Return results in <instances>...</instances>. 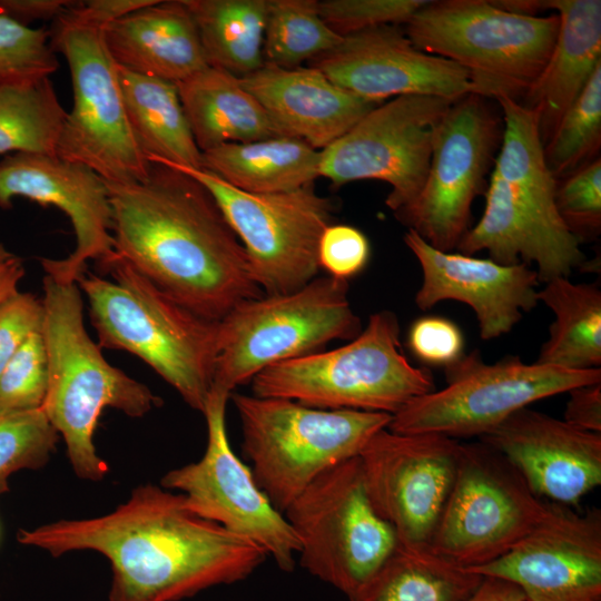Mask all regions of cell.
<instances>
[{
    "label": "cell",
    "instance_id": "6da1fadb",
    "mask_svg": "<svg viewBox=\"0 0 601 601\" xmlns=\"http://www.w3.org/2000/svg\"><path fill=\"white\" fill-rule=\"evenodd\" d=\"M22 545L52 556L96 551L110 563L108 601H180L248 578L268 556L256 543L193 512L185 496L135 487L112 512L20 529Z\"/></svg>",
    "mask_w": 601,
    "mask_h": 601
},
{
    "label": "cell",
    "instance_id": "7a4b0ae2",
    "mask_svg": "<svg viewBox=\"0 0 601 601\" xmlns=\"http://www.w3.org/2000/svg\"><path fill=\"white\" fill-rule=\"evenodd\" d=\"M151 164L140 183H106L115 254L209 321L263 296L243 245L209 191L173 167Z\"/></svg>",
    "mask_w": 601,
    "mask_h": 601
},
{
    "label": "cell",
    "instance_id": "3957f363",
    "mask_svg": "<svg viewBox=\"0 0 601 601\" xmlns=\"http://www.w3.org/2000/svg\"><path fill=\"white\" fill-rule=\"evenodd\" d=\"M42 302L48 381L41 410L63 439L76 475L101 481L109 467L97 453L93 434L102 410L141 417L162 400L104 357L85 327L77 283L46 274Z\"/></svg>",
    "mask_w": 601,
    "mask_h": 601
},
{
    "label": "cell",
    "instance_id": "277c9868",
    "mask_svg": "<svg viewBox=\"0 0 601 601\" xmlns=\"http://www.w3.org/2000/svg\"><path fill=\"white\" fill-rule=\"evenodd\" d=\"M78 279L102 348L129 352L170 384L194 410L204 412L211 388L218 322L173 299L116 254Z\"/></svg>",
    "mask_w": 601,
    "mask_h": 601
},
{
    "label": "cell",
    "instance_id": "5b68a950",
    "mask_svg": "<svg viewBox=\"0 0 601 601\" xmlns=\"http://www.w3.org/2000/svg\"><path fill=\"white\" fill-rule=\"evenodd\" d=\"M400 334L396 315L377 312L349 343L259 372L250 381L253 395L287 398L322 410L394 415L435 390L430 370L408 362Z\"/></svg>",
    "mask_w": 601,
    "mask_h": 601
},
{
    "label": "cell",
    "instance_id": "8992f818",
    "mask_svg": "<svg viewBox=\"0 0 601 601\" xmlns=\"http://www.w3.org/2000/svg\"><path fill=\"white\" fill-rule=\"evenodd\" d=\"M560 18L506 11L487 0H436L405 23V35L423 52L465 69L472 93L521 102L543 70Z\"/></svg>",
    "mask_w": 601,
    "mask_h": 601
},
{
    "label": "cell",
    "instance_id": "52a82bcc",
    "mask_svg": "<svg viewBox=\"0 0 601 601\" xmlns=\"http://www.w3.org/2000/svg\"><path fill=\"white\" fill-rule=\"evenodd\" d=\"M230 398L254 480L282 513L323 472L357 457L392 421L386 413L322 410L279 397Z\"/></svg>",
    "mask_w": 601,
    "mask_h": 601
},
{
    "label": "cell",
    "instance_id": "ba28073f",
    "mask_svg": "<svg viewBox=\"0 0 601 601\" xmlns=\"http://www.w3.org/2000/svg\"><path fill=\"white\" fill-rule=\"evenodd\" d=\"M361 331L345 279L317 276L292 293L244 300L218 322L210 391L230 396L263 370L336 339L351 341Z\"/></svg>",
    "mask_w": 601,
    "mask_h": 601
},
{
    "label": "cell",
    "instance_id": "9c48e42d",
    "mask_svg": "<svg viewBox=\"0 0 601 601\" xmlns=\"http://www.w3.org/2000/svg\"><path fill=\"white\" fill-rule=\"evenodd\" d=\"M73 2L50 31L52 49L68 62L73 93L56 156L91 168L109 184L140 183L152 164L131 131L104 27L77 16Z\"/></svg>",
    "mask_w": 601,
    "mask_h": 601
},
{
    "label": "cell",
    "instance_id": "30bf717a",
    "mask_svg": "<svg viewBox=\"0 0 601 601\" xmlns=\"http://www.w3.org/2000/svg\"><path fill=\"white\" fill-rule=\"evenodd\" d=\"M299 542V564L352 597L398 545L374 510L359 457L318 475L283 513Z\"/></svg>",
    "mask_w": 601,
    "mask_h": 601
},
{
    "label": "cell",
    "instance_id": "8fae6325",
    "mask_svg": "<svg viewBox=\"0 0 601 601\" xmlns=\"http://www.w3.org/2000/svg\"><path fill=\"white\" fill-rule=\"evenodd\" d=\"M446 386L414 398L392 415L396 433H436L452 439L486 434L531 403L601 382V370L525 364L506 356L493 364L474 351L445 368Z\"/></svg>",
    "mask_w": 601,
    "mask_h": 601
},
{
    "label": "cell",
    "instance_id": "7c38bea8",
    "mask_svg": "<svg viewBox=\"0 0 601 601\" xmlns=\"http://www.w3.org/2000/svg\"><path fill=\"white\" fill-rule=\"evenodd\" d=\"M166 166L209 191L243 245L250 276L264 295L288 294L317 277L318 245L332 225L333 205L313 184L284 193L252 194L204 168Z\"/></svg>",
    "mask_w": 601,
    "mask_h": 601
},
{
    "label": "cell",
    "instance_id": "4fadbf2b",
    "mask_svg": "<svg viewBox=\"0 0 601 601\" xmlns=\"http://www.w3.org/2000/svg\"><path fill=\"white\" fill-rule=\"evenodd\" d=\"M551 505L492 446L481 441L462 443L430 550L462 568L486 564L529 534Z\"/></svg>",
    "mask_w": 601,
    "mask_h": 601
},
{
    "label": "cell",
    "instance_id": "5bb4252c",
    "mask_svg": "<svg viewBox=\"0 0 601 601\" xmlns=\"http://www.w3.org/2000/svg\"><path fill=\"white\" fill-rule=\"evenodd\" d=\"M452 102L406 95L380 104L319 151V177L334 186L382 180L391 186L385 204L398 216L424 186L434 131Z\"/></svg>",
    "mask_w": 601,
    "mask_h": 601
},
{
    "label": "cell",
    "instance_id": "9a60e30c",
    "mask_svg": "<svg viewBox=\"0 0 601 601\" xmlns=\"http://www.w3.org/2000/svg\"><path fill=\"white\" fill-rule=\"evenodd\" d=\"M477 95L455 100L437 124L424 186L396 216L432 247L452 253L470 229L471 208L484 190L503 126Z\"/></svg>",
    "mask_w": 601,
    "mask_h": 601
},
{
    "label": "cell",
    "instance_id": "2e32d148",
    "mask_svg": "<svg viewBox=\"0 0 601 601\" xmlns=\"http://www.w3.org/2000/svg\"><path fill=\"white\" fill-rule=\"evenodd\" d=\"M229 398L209 392L203 412L208 433L204 456L167 472L160 484L180 491L197 515L256 543L282 571L290 572L299 552L298 539L285 515L258 487L250 469L231 450L225 424Z\"/></svg>",
    "mask_w": 601,
    "mask_h": 601
},
{
    "label": "cell",
    "instance_id": "e0dca14e",
    "mask_svg": "<svg viewBox=\"0 0 601 601\" xmlns=\"http://www.w3.org/2000/svg\"><path fill=\"white\" fill-rule=\"evenodd\" d=\"M462 443L436 433L404 434L383 428L358 455L376 513L394 530L400 546L430 550L450 496Z\"/></svg>",
    "mask_w": 601,
    "mask_h": 601
},
{
    "label": "cell",
    "instance_id": "ac0fdd59",
    "mask_svg": "<svg viewBox=\"0 0 601 601\" xmlns=\"http://www.w3.org/2000/svg\"><path fill=\"white\" fill-rule=\"evenodd\" d=\"M17 197L55 206L71 221L75 249L62 259L41 258L46 274L77 283L89 260L102 265L114 257L108 187L91 168L56 155L10 154L0 160V208H11Z\"/></svg>",
    "mask_w": 601,
    "mask_h": 601
},
{
    "label": "cell",
    "instance_id": "d6986e66",
    "mask_svg": "<svg viewBox=\"0 0 601 601\" xmlns=\"http://www.w3.org/2000/svg\"><path fill=\"white\" fill-rule=\"evenodd\" d=\"M466 570L509 581L531 601H601V511L552 503L504 554Z\"/></svg>",
    "mask_w": 601,
    "mask_h": 601
},
{
    "label": "cell",
    "instance_id": "ffe728a7",
    "mask_svg": "<svg viewBox=\"0 0 601 601\" xmlns=\"http://www.w3.org/2000/svg\"><path fill=\"white\" fill-rule=\"evenodd\" d=\"M309 66L341 88L378 104L406 95L455 101L472 93L465 69L417 49L393 24L346 36L332 50L311 60Z\"/></svg>",
    "mask_w": 601,
    "mask_h": 601
},
{
    "label": "cell",
    "instance_id": "44dd1931",
    "mask_svg": "<svg viewBox=\"0 0 601 601\" xmlns=\"http://www.w3.org/2000/svg\"><path fill=\"white\" fill-rule=\"evenodd\" d=\"M480 441L500 452L549 502L575 506L601 484V434L523 407Z\"/></svg>",
    "mask_w": 601,
    "mask_h": 601
},
{
    "label": "cell",
    "instance_id": "7402d4cb",
    "mask_svg": "<svg viewBox=\"0 0 601 601\" xmlns=\"http://www.w3.org/2000/svg\"><path fill=\"white\" fill-rule=\"evenodd\" d=\"M403 239L423 272L415 295L417 307L426 311L447 299L465 303L476 315L483 339L510 333L523 312L539 303L538 273L524 263L502 265L490 258L442 252L412 229Z\"/></svg>",
    "mask_w": 601,
    "mask_h": 601
},
{
    "label": "cell",
    "instance_id": "603a6c76",
    "mask_svg": "<svg viewBox=\"0 0 601 601\" xmlns=\"http://www.w3.org/2000/svg\"><path fill=\"white\" fill-rule=\"evenodd\" d=\"M239 80L280 137L302 139L319 151L380 105L341 88L312 66L282 68L264 62Z\"/></svg>",
    "mask_w": 601,
    "mask_h": 601
},
{
    "label": "cell",
    "instance_id": "cb8c5ba5",
    "mask_svg": "<svg viewBox=\"0 0 601 601\" xmlns=\"http://www.w3.org/2000/svg\"><path fill=\"white\" fill-rule=\"evenodd\" d=\"M104 39L118 67L176 85L208 66L184 0H154L108 23Z\"/></svg>",
    "mask_w": 601,
    "mask_h": 601
},
{
    "label": "cell",
    "instance_id": "d4e9b609",
    "mask_svg": "<svg viewBox=\"0 0 601 601\" xmlns=\"http://www.w3.org/2000/svg\"><path fill=\"white\" fill-rule=\"evenodd\" d=\"M560 18L551 55L520 102L538 115L543 146L601 63V1L541 0Z\"/></svg>",
    "mask_w": 601,
    "mask_h": 601
},
{
    "label": "cell",
    "instance_id": "484cf974",
    "mask_svg": "<svg viewBox=\"0 0 601 601\" xmlns=\"http://www.w3.org/2000/svg\"><path fill=\"white\" fill-rule=\"evenodd\" d=\"M485 209L477 224L470 228L456 249L463 255L481 250L502 265L535 263L540 282L569 277L585 265L581 249L568 248L548 236L515 203L506 183L491 173Z\"/></svg>",
    "mask_w": 601,
    "mask_h": 601
},
{
    "label": "cell",
    "instance_id": "4316f807",
    "mask_svg": "<svg viewBox=\"0 0 601 601\" xmlns=\"http://www.w3.org/2000/svg\"><path fill=\"white\" fill-rule=\"evenodd\" d=\"M503 132L493 171L508 185L518 206L552 239L578 249L581 242L568 230L555 207L558 180L550 171L538 128L536 112L508 98L496 100Z\"/></svg>",
    "mask_w": 601,
    "mask_h": 601
},
{
    "label": "cell",
    "instance_id": "83f0119b",
    "mask_svg": "<svg viewBox=\"0 0 601 601\" xmlns=\"http://www.w3.org/2000/svg\"><path fill=\"white\" fill-rule=\"evenodd\" d=\"M199 150L224 144L280 137L268 115L238 77L210 66L177 83Z\"/></svg>",
    "mask_w": 601,
    "mask_h": 601
},
{
    "label": "cell",
    "instance_id": "f1b7e54d",
    "mask_svg": "<svg viewBox=\"0 0 601 601\" xmlns=\"http://www.w3.org/2000/svg\"><path fill=\"white\" fill-rule=\"evenodd\" d=\"M127 118L135 139L150 162L201 168L177 85L117 66Z\"/></svg>",
    "mask_w": 601,
    "mask_h": 601
},
{
    "label": "cell",
    "instance_id": "f546056e",
    "mask_svg": "<svg viewBox=\"0 0 601 601\" xmlns=\"http://www.w3.org/2000/svg\"><path fill=\"white\" fill-rule=\"evenodd\" d=\"M201 168L247 193H284L319 177V150L292 137L224 144L201 152Z\"/></svg>",
    "mask_w": 601,
    "mask_h": 601
},
{
    "label": "cell",
    "instance_id": "4dcf8cb0",
    "mask_svg": "<svg viewBox=\"0 0 601 601\" xmlns=\"http://www.w3.org/2000/svg\"><path fill=\"white\" fill-rule=\"evenodd\" d=\"M538 290V299L554 314L549 338L535 363L568 370L600 368L601 290L597 284H575L554 277Z\"/></svg>",
    "mask_w": 601,
    "mask_h": 601
},
{
    "label": "cell",
    "instance_id": "1f68e13d",
    "mask_svg": "<svg viewBox=\"0 0 601 601\" xmlns=\"http://www.w3.org/2000/svg\"><path fill=\"white\" fill-rule=\"evenodd\" d=\"M483 577L431 550L397 545L348 601H470Z\"/></svg>",
    "mask_w": 601,
    "mask_h": 601
},
{
    "label": "cell",
    "instance_id": "d6a6232c",
    "mask_svg": "<svg viewBox=\"0 0 601 601\" xmlns=\"http://www.w3.org/2000/svg\"><path fill=\"white\" fill-rule=\"evenodd\" d=\"M207 65L236 77L264 65L263 42L269 0H184Z\"/></svg>",
    "mask_w": 601,
    "mask_h": 601
},
{
    "label": "cell",
    "instance_id": "836d02e7",
    "mask_svg": "<svg viewBox=\"0 0 601 601\" xmlns=\"http://www.w3.org/2000/svg\"><path fill=\"white\" fill-rule=\"evenodd\" d=\"M66 117L49 77L0 85V155H56Z\"/></svg>",
    "mask_w": 601,
    "mask_h": 601
},
{
    "label": "cell",
    "instance_id": "e575fe53",
    "mask_svg": "<svg viewBox=\"0 0 601 601\" xmlns=\"http://www.w3.org/2000/svg\"><path fill=\"white\" fill-rule=\"evenodd\" d=\"M343 38L322 19L317 0H269L264 62L296 68L332 50Z\"/></svg>",
    "mask_w": 601,
    "mask_h": 601
},
{
    "label": "cell",
    "instance_id": "d590c367",
    "mask_svg": "<svg viewBox=\"0 0 601 601\" xmlns=\"http://www.w3.org/2000/svg\"><path fill=\"white\" fill-rule=\"evenodd\" d=\"M601 147V63L543 146L545 162L565 178L592 162Z\"/></svg>",
    "mask_w": 601,
    "mask_h": 601
},
{
    "label": "cell",
    "instance_id": "8d00e7d4",
    "mask_svg": "<svg viewBox=\"0 0 601 601\" xmlns=\"http://www.w3.org/2000/svg\"><path fill=\"white\" fill-rule=\"evenodd\" d=\"M59 437L41 408L0 416V494L13 473L45 466Z\"/></svg>",
    "mask_w": 601,
    "mask_h": 601
},
{
    "label": "cell",
    "instance_id": "74e56055",
    "mask_svg": "<svg viewBox=\"0 0 601 601\" xmlns=\"http://www.w3.org/2000/svg\"><path fill=\"white\" fill-rule=\"evenodd\" d=\"M58 68L50 31L22 26L0 13V85L48 78Z\"/></svg>",
    "mask_w": 601,
    "mask_h": 601
},
{
    "label": "cell",
    "instance_id": "f35d334b",
    "mask_svg": "<svg viewBox=\"0 0 601 601\" xmlns=\"http://www.w3.org/2000/svg\"><path fill=\"white\" fill-rule=\"evenodd\" d=\"M48 381L42 331L32 334L0 372V416L41 408Z\"/></svg>",
    "mask_w": 601,
    "mask_h": 601
},
{
    "label": "cell",
    "instance_id": "ab89813d",
    "mask_svg": "<svg viewBox=\"0 0 601 601\" xmlns=\"http://www.w3.org/2000/svg\"><path fill=\"white\" fill-rule=\"evenodd\" d=\"M563 179L555 190L561 220L580 242L597 236L601 228V158Z\"/></svg>",
    "mask_w": 601,
    "mask_h": 601
},
{
    "label": "cell",
    "instance_id": "60d3db41",
    "mask_svg": "<svg viewBox=\"0 0 601 601\" xmlns=\"http://www.w3.org/2000/svg\"><path fill=\"white\" fill-rule=\"evenodd\" d=\"M428 0H323L318 12L337 35L346 37L371 28L406 23Z\"/></svg>",
    "mask_w": 601,
    "mask_h": 601
},
{
    "label": "cell",
    "instance_id": "b9f144b4",
    "mask_svg": "<svg viewBox=\"0 0 601 601\" xmlns=\"http://www.w3.org/2000/svg\"><path fill=\"white\" fill-rule=\"evenodd\" d=\"M370 258V243L356 227L332 224L318 245V263L328 276L345 279L364 269Z\"/></svg>",
    "mask_w": 601,
    "mask_h": 601
},
{
    "label": "cell",
    "instance_id": "7bdbcfd3",
    "mask_svg": "<svg viewBox=\"0 0 601 601\" xmlns=\"http://www.w3.org/2000/svg\"><path fill=\"white\" fill-rule=\"evenodd\" d=\"M407 343L412 353L427 365L446 368L464 355L461 329L441 316L416 319L408 331Z\"/></svg>",
    "mask_w": 601,
    "mask_h": 601
},
{
    "label": "cell",
    "instance_id": "ee69618b",
    "mask_svg": "<svg viewBox=\"0 0 601 601\" xmlns=\"http://www.w3.org/2000/svg\"><path fill=\"white\" fill-rule=\"evenodd\" d=\"M45 319L42 298L17 290L0 300V372Z\"/></svg>",
    "mask_w": 601,
    "mask_h": 601
},
{
    "label": "cell",
    "instance_id": "f6af8a7d",
    "mask_svg": "<svg viewBox=\"0 0 601 601\" xmlns=\"http://www.w3.org/2000/svg\"><path fill=\"white\" fill-rule=\"evenodd\" d=\"M568 393L563 421L575 428L601 434V382L577 386Z\"/></svg>",
    "mask_w": 601,
    "mask_h": 601
},
{
    "label": "cell",
    "instance_id": "bcb514c9",
    "mask_svg": "<svg viewBox=\"0 0 601 601\" xmlns=\"http://www.w3.org/2000/svg\"><path fill=\"white\" fill-rule=\"evenodd\" d=\"M71 3L68 0H0V13L29 27L37 20H55Z\"/></svg>",
    "mask_w": 601,
    "mask_h": 601
},
{
    "label": "cell",
    "instance_id": "7dc6e473",
    "mask_svg": "<svg viewBox=\"0 0 601 601\" xmlns=\"http://www.w3.org/2000/svg\"><path fill=\"white\" fill-rule=\"evenodd\" d=\"M154 0H89L75 1L73 12L80 18L106 27L108 23L150 4Z\"/></svg>",
    "mask_w": 601,
    "mask_h": 601
},
{
    "label": "cell",
    "instance_id": "c3c4849f",
    "mask_svg": "<svg viewBox=\"0 0 601 601\" xmlns=\"http://www.w3.org/2000/svg\"><path fill=\"white\" fill-rule=\"evenodd\" d=\"M470 601H531L515 584L493 577H483Z\"/></svg>",
    "mask_w": 601,
    "mask_h": 601
},
{
    "label": "cell",
    "instance_id": "681fc988",
    "mask_svg": "<svg viewBox=\"0 0 601 601\" xmlns=\"http://www.w3.org/2000/svg\"><path fill=\"white\" fill-rule=\"evenodd\" d=\"M23 275L22 259L0 243V300L18 290Z\"/></svg>",
    "mask_w": 601,
    "mask_h": 601
}]
</instances>
